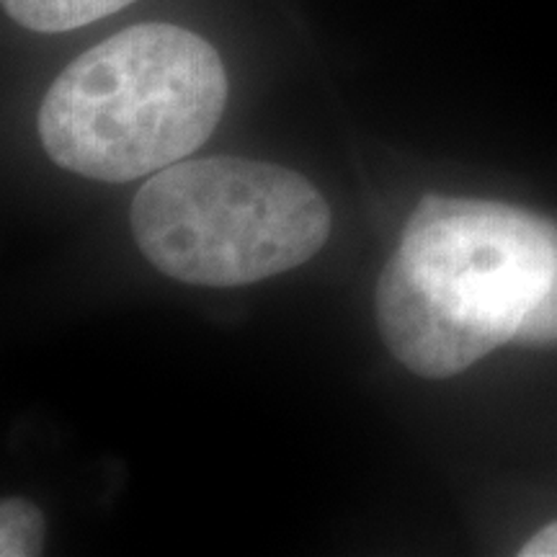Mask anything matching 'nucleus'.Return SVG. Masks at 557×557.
Listing matches in <instances>:
<instances>
[{"mask_svg":"<svg viewBox=\"0 0 557 557\" xmlns=\"http://www.w3.org/2000/svg\"><path fill=\"white\" fill-rule=\"evenodd\" d=\"M521 557H557V521L542 527L524 547L519 549Z\"/></svg>","mask_w":557,"mask_h":557,"instance_id":"obj_7","label":"nucleus"},{"mask_svg":"<svg viewBox=\"0 0 557 557\" xmlns=\"http://www.w3.org/2000/svg\"><path fill=\"white\" fill-rule=\"evenodd\" d=\"M225 103V65L207 39L173 24H139L62 70L37 127L65 171L124 184L197 152Z\"/></svg>","mask_w":557,"mask_h":557,"instance_id":"obj_2","label":"nucleus"},{"mask_svg":"<svg viewBox=\"0 0 557 557\" xmlns=\"http://www.w3.org/2000/svg\"><path fill=\"white\" fill-rule=\"evenodd\" d=\"M45 545V517L29 500L5 498L0 506V555L34 557Z\"/></svg>","mask_w":557,"mask_h":557,"instance_id":"obj_5","label":"nucleus"},{"mask_svg":"<svg viewBox=\"0 0 557 557\" xmlns=\"http://www.w3.org/2000/svg\"><path fill=\"white\" fill-rule=\"evenodd\" d=\"M129 3L135 0H3V9L26 29L58 34L107 18Z\"/></svg>","mask_w":557,"mask_h":557,"instance_id":"obj_4","label":"nucleus"},{"mask_svg":"<svg viewBox=\"0 0 557 557\" xmlns=\"http://www.w3.org/2000/svg\"><path fill=\"white\" fill-rule=\"evenodd\" d=\"M513 344L521 346H555L557 344V271L553 278V287L547 289L540 308L529 315L524 329Z\"/></svg>","mask_w":557,"mask_h":557,"instance_id":"obj_6","label":"nucleus"},{"mask_svg":"<svg viewBox=\"0 0 557 557\" xmlns=\"http://www.w3.org/2000/svg\"><path fill=\"white\" fill-rule=\"evenodd\" d=\"M132 233L145 259L176 282L243 287L310 261L331 235V209L282 165L178 160L137 191Z\"/></svg>","mask_w":557,"mask_h":557,"instance_id":"obj_3","label":"nucleus"},{"mask_svg":"<svg viewBox=\"0 0 557 557\" xmlns=\"http://www.w3.org/2000/svg\"><path fill=\"white\" fill-rule=\"evenodd\" d=\"M557 271V225L529 209L429 194L377 282V323L393 357L447 380L513 344Z\"/></svg>","mask_w":557,"mask_h":557,"instance_id":"obj_1","label":"nucleus"}]
</instances>
